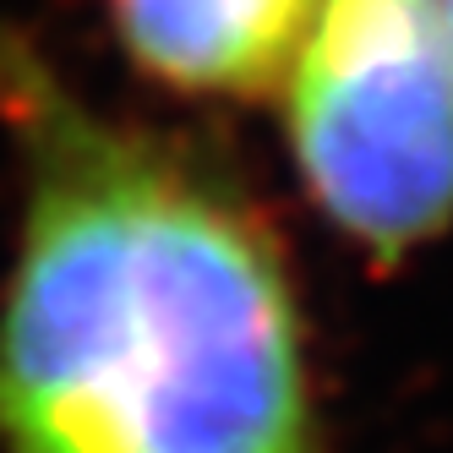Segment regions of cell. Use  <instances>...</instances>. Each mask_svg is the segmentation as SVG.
Returning a JSON list of instances; mask_svg holds the SVG:
<instances>
[{"label": "cell", "instance_id": "obj_1", "mask_svg": "<svg viewBox=\"0 0 453 453\" xmlns=\"http://www.w3.org/2000/svg\"><path fill=\"white\" fill-rule=\"evenodd\" d=\"M22 219L0 296L6 453H322L268 219L197 153L93 110L0 27Z\"/></svg>", "mask_w": 453, "mask_h": 453}, {"label": "cell", "instance_id": "obj_2", "mask_svg": "<svg viewBox=\"0 0 453 453\" xmlns=\"http://www.w3.org/2000/svg\"><path fill=\"white\" fill-rule=\"evenodd\" d=\"M296 180L372 263L453 224V55L437 0H317L279 82Z\"/></svg>", "mask_w": 453, "mask_h": 453}, {"label": "cell", "instance_id": "obj_3", "mask_svg": "<svg viewBox=\"0 0 453 453\" xmlns=\"http://www.w3.org/2000/svg\"><path fill=\"white\" fill-rule=\"evenodd\" d=\"M317 0H110L137 72L180 99H268Z\"/></svg>", "mask_w": 453, "mask_h": 453}, {"label": "cell", "instance_id": "obj_4", "mask_svg": "<svg viewBox=\"0 0 453 453\" xmlns=\"http://www.w3.org/2000/svg\"><path fill=\"white\" fill-rule=\"evenodd\" d=\"M437 17H442V39H448V55H453V0H437Z\"/></svg>", "mask_w": 453, "mask_h": 453}]
</instances>
